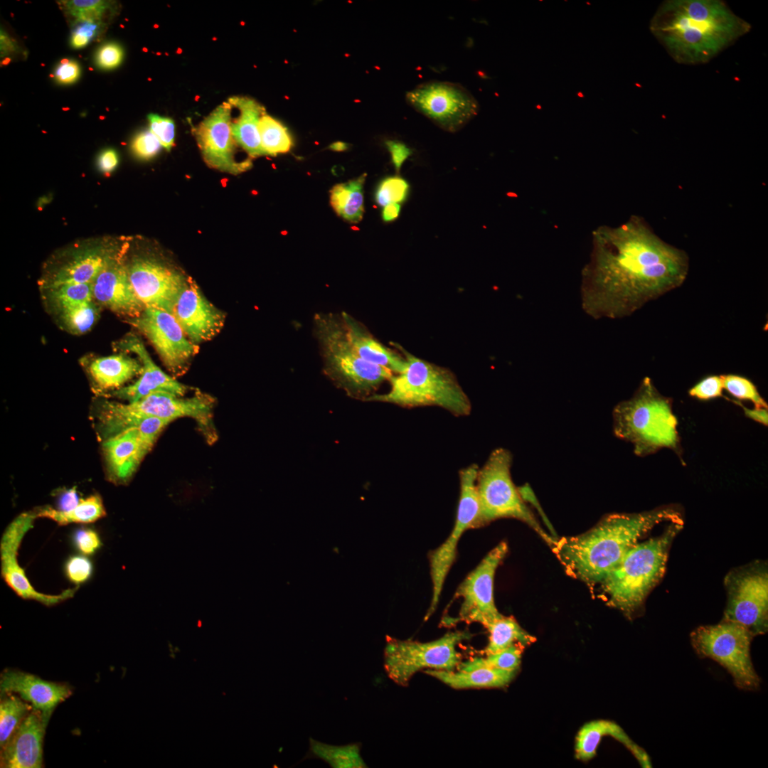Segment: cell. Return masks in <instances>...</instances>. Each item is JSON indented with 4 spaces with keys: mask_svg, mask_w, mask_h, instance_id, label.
<instances>
[{
    "mask_svg": "<svg viewBox=\"0 0 768 768\" xmlns=\"http://www.w3.org/2000/svg\"><path fill=\"white\" fill-rule=\"evenodd\" d=\"M593 235L581 286L582 308L592 318L629 316L686 277V253L663 242L639 218L601 227Z\"/></svg>",
    "mask_w": 768,
    "mask_h": 768,
    "instance_id": "1",
    "label": "cell"
},
{
    "mask_svg": "<svg viewBox=\"0 0 768 768\" xmlns=\"http://www.w3.org/2000/svg\"><path fill=\"white\" fill-rule=\"evenodd\" d=\"M649 29L678 63L703 64L750 32L751 25L721 0H667Z\"/></svg>",
    "mask_w": 768,
    "mask_h": 768,
    "instance_id": "2",
    "label": "cell"
},
{
    "mask_svg": "<svg viewBox=\"0 0 768 768\" xmlns=\"http://www.w3.org/2000/svg\"><path fill=\"white\" fill-rule=\"evenodd\" d=\"M683 523L674 506L636 513H612L590 530L558 541L555 548L564 565L582 580L601 582L626 553L656 525Z\"/></svg>",
    "mask_w": 768,
    "mask_h": 768,
    "instance_id": "3",
    "label": "cell"
},
{
    "mask_svg": "<svg viewBox=\"0 0 768 768\" xmlns=\"http://www.w3.org/2000/svg\"><path fill=\"white\" fill-rule=\"evenodd\" d=\"M682 526L671 523L661 535L638 543L604 577L602 587L612 607L628 617L640 611L663 577L671 545Z\"/></svg>",
    "mask_w": 768,
    "mask_h": 768,
    "instance_id": "4",
    "label": "cell"
},
{
    "mask_svg": "<svg viewBox=\"0 0 768 768\" xmlns=\"http://www.w3.org/2000/svg\"><path fill=\"white\" fill-rule=\"evenodd\" d=\"M613 418L616 436L631 443L636 455H649L662 448L680 454L671 400L658 393L649 378L632 398L616 406Z\"/></svg>",
    "mask_w": 768,
    "mask_h": 768,
    "instance_id": "5",
    "label": "cell"
},
{
    "mask_svg": "<svg viewBox=\"0 0 768 768\" xmlns=\"http://www.w3.org/2000/svg\"><path fill=\"white\" fill-rule=\"evenodd\" d=\"M401 351L406 366L391 378L390 390L373 394L365 400L405 407L438 406L456 416L469 415L471 402L451 370Z\"/></svg>",
    "mask_w": 768,
    "mask_h": 768,
    "instance_id": "6",
    "label": "cell"
},
{
    "mask_svg": "<svg viewBox=\"0 0 768 768\" xmlns=\"http://www.w3.org/2000/svg\"><path fill=\"white\" fill-rule=\"evenodd\" d=\"M214 400L208 395L196 393L190 398L157 391L128 404L106 401L98 415L99 422L105 436L122 431L131 421L143 418H157L169 423L181 417L194 420L208 442L216 439L213 422Z\"/></svg>",
    "mask_w": 768,
    "mask_h": 768,
    "instance_id": "7",
    "label": "cell"
},
{
    "mask_svg": "<svg viewBox=\"0 0 768 768\" xmlns=\"http://www.w3.org/2000/svg\"><path fill=\"white\" fill-rule=\"evenodd\" d=\"M326 374L351 396L367 398L393 372L361 358L346 336L341 318L331 314L315 317Z\"/></svg>",
    "mask_w": 768,
    "mask_h": 768,
    "instance_id": "8",
    "label": "cell"
},
{
    "mask_svg": "<svg viewBox=\"0 0 768 768\" xmlns=\"http://www.w3.org/2000/svg\"><path fill=\"white\" fill-rule=\"evenodd\" d=\"M512 456L507 449L492 452L476 477L479 511L474 528L484 526L501 518L520 520L536 531L550 545L558 541L548 536L526 506L519 490L515 486L510 469Z\"/></svg>",
    "mask_w": 768,
    "mask_h": 768,
    "instance_id": "9",
    "label": "cell"
},
{
    "mask_svg": "<svg viewBox=\"0 0 768 768\" xmlns=\"http://www.w3.org/2000/svg\"><path fill=\"white\" fill-rule=\"evenodd\" d=\"M754 636L740 624L722 620L717 624L695 629L690 634V642L699 657L710 658L726 669L738 688L754 691L759 688L761 683L750 655Z\"/></svg>",
    "mask_w": 768,
    "mask_h": 768,
    "instance_id": "10",
    "label": "cell"
},
{
    "mask_svg": "<svg viewBox=\"0 0 768 768\" xmlns=\"http://www.w3.org/2000/svg\"><path fill=\"white\" fill-rule=\"evenodd\" d=\"M471 637L466 631H449L428 642L386 636L385 671L395 683L407 686L412 676L423 669L454 671L462 661L457 646Z\"/></svg>",
    "mask_w": 768,
    "mask_h": 768,
    "instance_id": "11",
    "label": "cell"
},
{
    "mask_svg": "<svg viewBox=\"0 0 768 768\" xmlns=\"http://www.w3.org/2000/svg\"><path fill=\"white\" fill-rule=\"evenodd\" d=\"M407 103L444 130L454 132L479 112L474 95L459 83L430 80L406 94Z\"/></svg>",
    "mask_w": 768,
    "mask_h": 768,
    "instance_id": "12",
    "label": "cell"
},
{
    "mask_svg": "<svg viewBox=\"0 0 768 768\" xmlns=\"http://www.w3.org/2000/svg\"><path fill=\"white\" fill-rule=\"evenodd\" d=\"M478 466L472 464L459 471L460 496L454 526L445 541L430 555L432 595L425 617V621L437 609L446 577L455 560L457 545L461 537L466 530L474 528L478 518Z\"/></svg>",
    "mask_w": 768,
    "mask_h": 768,
    "instance_id": "13",
    "label": "cell"
},
{
    "mask_svg": "<svg viewBox=\"0 0 768 768\" xmlns=\"http://www.w3.org/2000/svg\"><path fill=\"white\" fill-rule=\"evenodd\" d=\"M128 322L150 341L174 375L183 373L198 351V345L189 340L174 316L166 311L146 307L139 317Z\"/></svg>",
    "mask_w": 768,
    "mask_h": 768,
    "instance_id": "14",
    "label": "cell"
},
{
    "mask_svg": "<svg viewBox=\"0 0 768 768\" xmlns=\"http://www.w3.org/2000/svg\"><path fill=\"white\" fill-rule=\"evenodd\" d=\"M508 551L506 543L493 548L464 580L455 595L462 598L459 621L477 622L483 626L500 618L494 598V580L496 569Z\"/></svg>",
    "mask_w": 768,
    "mask_h": 768,
    "instance_id": "15",
    "label": "cell"
},
{
    "mask_svg": "<svg viewBox=\"0 0 768 768\" xmlns=\"http://www.w3.org/2000/svg\"><path fill=\"white\" fill-rule=\"evenodd\" d=\"M127 265L134 292L144 306L172 314L188 277L151 257H134Z\"/></svg>",
    "mask_w": 768,
    "mask_h": 768,
    "instance_id": "16",
    "label": "cell"
},
{
    "mask_svg": "<svg viewBox=\"0 0 768 768\" xmlns=\"http://www.w3.org/2000/svg\"><path fill=\"white\" fill-rule=\"evenodd\" d=\"M169 424L157 418H144L105 439L103 450L111 478L116 482H127Z\"/></svg>",
    "mask_w": 768,
    "mask_h": 768,
    "instance_id": "17",
    "label": "cell"
},
{
    "mask_svg": "<svg viewBox=\"0 0 768 768\" xmlns=\"http://www.w3.org/2000/svg\"><path fill=\"white\" fill-rule=\"evenodd\" d=\"M36 518L35 511L22 513L4 531L0 541L1 574L4 582L18 597L50 607L73 597L78 586L53 595L38 592L30 583L17 558L22 539L33 527Z\"/></svg>",
    "mask_w": 768,
    "mask_h": 768,
    "instance_id": "18",
    "label": "cell"
},
{
    "mask_svg": "<svg viewBox=\"0 0 768 768\" xmlns=\"http://www.w3.org/2000/svg\"><path fill=\"white\" fill-rule=\"evenodd\" d=\"M722 620L743 626L754 636L768 627V577L764 571H744L735 575Z\"/></svg>",
    "mask_w": 768,
    "mask_h": 768,
    "instance_id": "19",
    "label": "cell"
},
{
    "mask_svg": "<svg viewBox=\"0 0 768 768\" xmlns=\"http://www.w3.org/2000/svg\"><path fill=\"white\" fill-rule=\"evenodd\" d=\"M232 106L229 101L218 105L196 127V137L205 162L219 171L239 174L252 166L250 159L237 161L238 146L232 132Z\"/></svg>",
    "mask_w": 768,
    "mask_h": 768,
    "instance_id": "20",
    "label": "cell"
},
{
    "mask_svg": "<svg viewBox=\"0 0 768 768\" xmlns=\"http://www.w3.org/2000/svg\"><path fill=\"white\" fill-rule=\"evenodd\" d=\"M124 244L93 281L92 294L96 303L128 319L139 317L145 309L137 297L129 278Z\"/></svg>",
    "mask_w": 768,
    "mask_h": 768,
    "instance_id": "21",
    "label": "cell"
},
{
    "mask_svg": "<svg viewBox=\"0 0 768 768\" xmlns=\"http://www.w3.org/2000/svg\"><path fill=\"white\" fill-rule=\"evenodd\" d=\"M172 314L189 340L197 345L219 334L225 320V314L204 297L190 277L178 297Z\"/></svg>",
    "mask_w": 768,
    "mask_h": 768,
    "instance_id": "22",
    "label": "cell"
},
{
    "mask_svg": "<svg viewBox=\"0 0 768 768\" xmlns=\"http://www.w3.org/2000/svg\"><path fill=\"white\" fill-rule=\"evenodd\" d=\"M122 245L98 243L77 249L41 278V289L46 292L63 285L92 283Z\"/></svg>",
    "mask_w": 768,
    "mask_h": 768,
    "instance_id": "23",
    "label": "cell"
},
{
    "mask_svg": "<svg viewBox=\"0 0 768 768\" xmlns=\"http://www.w3.org/2000/svg\"><path fill=\"white\" fill-rule=\"evenodd\" d=\"M50 715L32 710L1 747V768L43 767V741Z\"/></svg>",
    "mask_w": 768,
    "mask_h": 768,
    "instance_id": "24",
    "label": "cell"
},
{
    "mask_svg": "<svg viewBox=\"0 0 768 768\" xmlns=\"http://www.w3.org/2000/svg\"><path fill=\"white\" fill-rule=\"evenodd\" d=\"M114 347L123 352L135 353L143 367L139 378L133 384L114 391L115 396L132 402L157 391L168 392L179 396H184L186 393L188 387L158 367L143 343L136 336H126L117 342Z\"/></svg>",
    "mask_w": 768,
    "mask_h": 768,
    "instance_id": "25",
    "label": "cell"
},
{
    "mask_svg": "<svg viewBox=\"0 0 768 768\" xmlns=\"http://www.w3.org/2000/svg\"><path fill=\"white\" fill-rule=\"evenodd\" d=\"M0 691L17 694L29 703L33 710L48 715H51L57 705L72 694L71 688L67 684L48 681L14 669H6L1 674Z\"/></svg>",
    "mask_w": 768,
    "mask_h": 768,
    "instance_id": "26",
    "label": "cell"
},
{
    "mask_svg": "<svg viewBox=\"0 0 768 768\" xmlns=\"http://www.w3.org/2000/svg\"><path fill=\"white\" fill-rule=\"evenodd\" d=\"M604 736H612L622 743L634 754L641 767H651L647 753L634 742L618 724L607 720L590 721L582 727L575 739V757L582 761L592 759L596 754L599 742Z\"/></svg>",
    "mask_w": 768,
    "mask_h": 768,
    "instance_id": "27",
    "label": "cell"
},
{
    "mask_svg": "<svg viewBox=\"0 0 768 768\" xmlns=\"http://www.w3.org/2000/svg\"><path fill=\"white\" fill-rule=\"evenodd\" d=\"M341 321L348 341L361 358L397 374L405 369V358L383 345L352 316L343 312Z\"/></svg>",
    "mask_w": 768,
    "mask_h": 768,
    "instance_id": "28",
    "label": "cell"
},
{
    "mask_svg": "<svg viewBox=\"0 0 768 768\" xmlns=\"http://www.w3.org/2000/svg\"><path fill=\"white\" fill-rule=\"evenodd\" d=\"M424 673L454 689H469L504 687L512 681L517 671L460 663L454 671L427 669Z\"/></svg>",
    "mask_w": 768,
    "mask_h": 768,
    "instance_id": "29",
    "label": "cell"
},
{
    "mask_svg": "<svg viewBox=\"0 0 768 768\" xmlns=\"http://www.w3.org/2000/svg\"><path fill=\"white\" fill-rule=\"evenodd\" d=\"M230 100L238 112L237 117H232V132L237 144L251 158L265 155L258 129L260 119L265 113L264 107L245 97H233Z\"/></svg>",
    "mask_w": 768,
    "mask_h": 768,
    "instance_id": "30",
    "label": "cell"
},
{
    "mask_svg": "<svg viewBox=\"0 0 768 768\" xmlns=\"http://www.w3.org/2000/svg\"><path fill=\"white\" fill-rule=\"evenodd\" d=\"M142 369L140 362L119 353L93 360L88 370L97 390L103 392L122 388L128 380L140 375Z\"/></svg>",
    "mask_w": 768,
    "mask_h": 768,
    "instance_id": "31",
    "label": "cell"
},
{
    "mask_svg": "<svg viewBox=\"0 0 768 768\" xmlns=\"http://www.w3.org/2000/svg\"><path fill=\"white\" fill-rule=\"evenodd\" d=\"M366 174L335 185L330 191V204L336 213L351 223H359L364 213L363 185Z\"/></svg>",
    "mask_w": 768,
    "mask_h": 768,
    "instance_id": "32",
    "label": "cell"
},
{
    "mask_svg": "<svg viewBox=\"0 0 768 768\" xmlns=\"http://www.w3.org/2000/svg\"><path fill=\"white\" fill-rule=\"evenodd\" d=\"M309 748L304 759H318L333 768H365L368 766L361 755V744L349 743L345 745H332L309 739Z\"/></svg>",
    "mask_w": 768,
    "mask_h": 768,
    "instance_id": "33",
    "label": "cell"
},
{
    "mask_svg": "<svg viewBox=\"0 0 768 768\" xmlns=\"http://www.w3.org/2000/svg\"><path fill=\"white\" fill-rule=\"evenodd\" d=\"M489 633V642L483 650L485 655L503 650L515 644L528 646L535 638L525 631L511 617L502 616L484 626Z\"/></svg>",
    "mask_w": 768,
    "mask_h": 768,
    "instance_id": "34",
    "label": "cell"
},
{
    "mask_svg": "<svg viewBox=\"0 0 768 768\" xmlns=\"http://www.w3.org/2000/svg\"><path fill=\"white\" fill-rule=\"evenodd\" d=\"M37 518H47L60 526L70 523H92L106 515L102 498L98 495H92L80 499L79 503L72 510L62 511L50 506L35 510Z\"/></svg>",
    "mask_w": 768,
    "mask_h": 768,
    "instance_id": "35",
    "label": "cell"
},
{
    "mask_svg": "<svg viewBox=\"0 0 768 768\" xmlns=\"http://www.w3.org/2000/svg\"><path fill=\"white\" fill-rule=\"evenodd\" d=\"M65 329L74 334L88 331L95 323L98 308L94 299L69 302L52 305Z\"/></svg>",
    "mask_w": 768,
    "mask_h": 768,
    "instance_id": "36",
    "label": "cell"
},
{
    "mask_svg": "<svg viewBox=\"0 0 768 768\" xmlns=\"http://www.w3.org/2000/svg\"><path fill=\"white\" fill-rule=\"evenodd\" d=\"M33 710L32 705L13 693H1L0 747L10 739L24 718Z\"/></svg>",
    "mask_w": 768,
    "mask_h": 768,
    "instance_id": "37",
    "label": "cell"
},
{
    "mask_svg": "<svg viewBox=\"0 0 768 768\" xmlns=\"http://www.w3.org/2000/svg\"><path fill=\"white\" fill-rule=\"evenodd\" d=\"M260 142L265 155L277 156L288 152L293 142L287 129L278 120L264 113L259 121Z\"/></svg>",
    "mask_w": 768,
    "mask_h": 768,
    "instance_id": "38",
    "label": "cell"
},
{
    "mask_svg": "<svg viewBox=\"0 0 768 768\" xmlns=\"http://www.w3.org/2000/svg\"><path fill=\"white\" fill-rule=\"evenodd\" d=\"M522 650L515 644L503 650L486 655V657H475L462 661L464 665H484L489 667L517 671L521 661Z\"/></svg>",
    "mask_w": 768,
    "mask_h": 768,
    "instance_id": "39",
    "label": "cell"
},
{
    "mask_svg": "<svg viewBox=\"0 0 768 768\" xmlns=\"http://www.w3.org/2000/svg\"><path fill=\"white\" fill-rule=\"evenodd\" d=\"M721 377L723 389H725L733 397L750 400L754 404L755 407L767 408V403L760 395L754 383L749 379L733 374L722 375Z\"/></svg>",
    "mask_w": 768,
    "mask_h": 768,
    "instance_id": "40",
    "label": "cell"
},
{
    "mask_svg": "<svg viewBox=\"0 0 768 768\" xmlns=\"http://www.w3.org/2000/svg\"><path fill=\"white\" fill-rule=\"evenodd\" d=\"M409 184L403 178L391 176L383 179L376 188L375 200L380 206L400 203L407 197Z\"/></svg>",
    "mask_w": 768,
    "mask_h": 768,
    "instance_id": "41",
    "label": "cell"
},
{
    "mask_svg": "<svg viewBox=\"0 0 768 768\" xmlns=\"http://www.w3.org/2000/svg\"><path fill=\"white\" fill-rule=\"evenodd\" d=\"M149 130L159 139L161 144L166 150L169 151L174 146L175 137V125L174 121L165 117L156 114L148 115Z\"/></svg>",
    "mask_w": 768,
    "mask_h": 768,
    "instance_id": "42",
    "label": "cell"
},
{
    "mask_svg": "<svg viewBox=\"0 0 768 768\" xmlns=\"http://www.w3.org/2000/svg\"><path fill=\"white\" fill-rule=\"evenodd\" d=\"M162 145L150 131H143L137 134L132 144L134 155L142 159H149L157 154Z\"/></svg>",
    "mask_w": 768,
    "mask_h": 768,
    "instance_id": "43",
    "label": "cell"
},
{
    "mask_svg": "<svg viewBox=\"0 0 768 768\" xmlns=\"http://www.w3.org/2000/svg\"><path fill=\"white\" fill-rule=\"evenodd\" d=\"M65 570L66 576L71 582L80 584L90 577L92 565L86 557L75 555L67 560Z\"/></svg>",
    "mask_w": 768,
    "mask_h": 768,
    "instance_id": "44",
    "label": "cell"
},
{
    "mask_svg": "<svg viewBox=\"0 0 768 768\" xmlns=\"http://www.w3.org/2000/svg\"><path fill=\"white\" fill-rule=\"evenodd\" d=\"M723 384L721 375H710L700 381L688 393L700 400H710L722 395Z\"/></svg>",
    "mask_w": 768,
    "mask_h": 768,
    "instance_id": "45",
    "label": "cell"
},
{
    "mask_svg": "<svg viewBox=\"0 0 768 768\" xmlns=\"http://www.w3.org/2000/svg\"><path fill=\"white\" fill-rule=\"evenodd\" d=\"M123 50L116 43H107L99 48L95 54V63L102 70L117 68L122 61Z\"/></svg>",
    "mask_w": 768,
    "mask_h": 768,
    "instance_id": "46",
    "label": "cell"
},
{
    "mask_svg": "<svg viewBox=\"0 0 768 768\" xmlns=\"http://www.w3.org/2000/svg\"><path fill=\"white\" fill-rule=\"evenodd\" d=\"M74 541L84 554L90 555L100 548L101 541L98 534L92 529H80L75 532Z\"/></svg>",
    "mask_w": 768,
    "mask_h": 768,
    "instance_id": "47",
    "label": "cell"
},
{
    "mask_svg": "<svg viewBox=\"0 0 768 768\" xmlns=\"http://www.w3.org/2000/svg\"><path fill=\"white\" fill-rule=\"evenodd\" d=\"M80 75V67L74 60L63 59L56 67L54 77L61 84L75 82Z\"/></svg>",
    "mask_w": 768,
    "mask_h": 768,
    "instance_id": "48",
    "label": "cell"
},
{
    "mask_svg": "<svg viewBox=\"0 0 768 768\" xmlns=\"http://www.w3.org/2000/svg\"><path fill=\"white\" fill-rule=\"evenodd\" d=\"M387 146L392 156V161L397 171H399L402 163L410 155L411 151L402 143L389 141Z\"/></svg>",
    "mask_w": 768,
    "mask_h": 768,
    "instance_id": "49",
    "label": "cell"
},
{
    "mask_svg": "<svg viewBox=\"0 0 768 768\" xmlns=\"http://www.w3.org/2000/svg\"><path fill=\"white\" fill-rule=\"evenodd\" d=\"M107 8L106 6L87 8L70 14L80 22L95 23L100 21Z\"/></svg>",
    "mask_w": 768,
    "mask_h": 768,
    "instance_id": "50",
    "label": "cell"
},
{
    "mask_svg": "<svg viewBox=\"0 0 768 768\" xmlns=\"http://www.w3.org/2000/svg\"><path fill=\"white\" fill-rule=\"evenodd\" d=\"M118 164V156L116 151L109 149L103 151L98 158V166L100 171L104 173H110Z\"/></svg>",
    "mask_w": 768,
    "mask_h": 768,
    "instance_id": "51",
    "label": "cell"
},
{
    "mask_svg": "<svg viewBox=\"0 0 768 768\" xmlns=\"http://www.w3.org/2000/svg\"><path fill=\"white\" fill-rule=\"evenodd\" d=\"M75 487L64 491L58 500V510L68 511L74 508L80 502Z\"/></svg>",
    "mask_w": 768,
    "mask_h": 768,
    "instance_id": "52",
    "label": "cell"
},
{
    "mask_svg": "<svg viewBox=\"0 0 768 768\" xmlns=\"http://www.w3.org/2000/svg\"><path fill=\"white\" fill-rule=\"evenodd\" d=\"M67 9L70 12L76 11L78 10L92 8V7H100L106 6L109 7L110 1H102V0H91V1H79L73 0L65 1Z\"/></svg>",
    "mask_w": 768,
    "mask_h": 768,
    "instance_id": "53",
    "label": "cell"
},
{
    "mask_svg": "<svg viewBox=\"0 0 768 768\" xmlns=\"http://www.w3.org/2000/svg\"><path fill=\"white\" fill-rule=\"evenodd\" d=\"M741 406L744 410L745 415L747 417H749V418H750V419H752V420H754L756 422H759V423H761V424H762V425H764L765 426H767V423H768V421H767V417H768L767 408L755 407L754 409H750V408H747V407H746L745 406H742V405H741Z\"/></svg>",
    "mask_w": 768,
    "mask_h": 768,
    "instance_id": "54",
    "label": "cell"
},
{
    "mask_svg": "<svg viewBox=\"0 0 768 768\" xmlns=\"http://www.w3.org/2000/svg\"><path fill=\"white\" fill-rule=\"evenodd\" d=\"M82 23L78 26L73 33H79L83 35L90 40L95 37L99 31V23H88L82 22Z\"/></svg>",
    "mask_w": 768,
    "mask_h": 768,
    "instance_id": "55",
    "label": "cell"
},
{
    "mask_svg": "<svg viewBox=\"0 0 768 768\" xmlns=\"http://www.w3.org/2000/svg\"><path fill=\"white\" fill-rule=\"evenodd\" d=\"M400 205L399 203H391L385 206L382 211V218L385 222H389L395 220L400 213Z\"/></svg>",
    "mask_w": 768,
    "mask_h": 768,
    "instance_id": "56",
    "label": "cell"
},
{
    "mask_svg": "<svg viewBox=\"0 0 768 768\" xmlns=\"http://www.w3.org/2000/svg\"><path fill=\"white\" fill-rule=\"evenodd\" d=\"M16 49V44L3 31H1V56L14 52Z\"/></svg>",
    "mask_w": 768,
    "mask_h": 768,
    "instance_id": "57",
    "label": "cell"
},
{
    "mask_svg": "<svg viewBox=\"0 0 768 768\" xmlns=\"http://www.w3.org/2000/svg\"><path fill=\"white\" fill-rule=\"evenodd\" d=\"M90 41V38L83 35L73 33L70 40V44L71 46L74 48H82L86 46L89 43Z\"/></svg>",
    "mask_w": 768,
    "mask_h": 768,
    "instance_id": "58",
    "label": "cell"
},
{
    "mask_svg": "<svg viewBox=\"0 0 768 768\" xmlns=\"http://www.w3.org/2000/svg\"><path fill=\"white\" fill-rule=\"evenodd\" d=\"M331 149H332L333 150H336V151H342V150H344V149H346V144H343V143H342V142H337V143H335V144H332V145L331 146Z\"/></svg>",
    "mask_w": 768,
    "mask_h": 768,
    "instance_id": "59",
    "label": "cell"
},
{
    "mask_svg": "<svg viewBox=\"0 0 768 768\" xmlns=\"http://www.w3.org/2000/svg\"><path fill=\"white\" fill-rule=\"evenodd\" d=\"M577 95V96H578V97H582V98H583V97H584V95H583V93H582V92H578Z\"/></svg>",
    "mask_w": 768,
    "mask_h": 768,
    "instance_id": "60",
    "label": "cell"
},
{
    "mask_svg": "<svg viewBox=\"0 0 768 768\" xmlns=\"http://www.w3.org/2000/svg\"><path fill=\"white\" fill-rule=\"evenodd\" d=\"M536 108L538 109V110H541L542 107L540 105H536Z\"/></svg>",
    "mask_w": 768,
    "mask_h": 768,
    "instance_id": "61",
    "label": "cell"
}]
</instances>
